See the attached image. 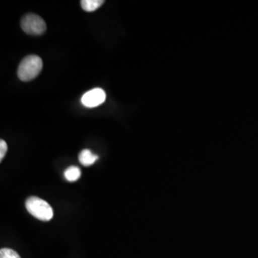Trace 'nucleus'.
<instances>
[{
	"instance_id": "obj_1",
	"label": "nucleus",
	"mask_w": 258,
	"mask_h": 258,
	"mask_svg": "<svg viewBox=\"0 0 258 258\" xmlns=\"http://www.w3.org/2000/svg\"><path fill=\"white\" fill-rule=\"evenodd\" d=\"M43 67L42 59L38 55H28L22 59L18 69V77L22 82H30L37 78Z\"/></svg>"
},
{
	"instance_id": "obj_2",
	"label": "nucleus",
	"mask_w": 258,
	"mask_h": 258,
	"mask_svg": "<svg viewBox=\"0 0 258 258\" xmlns=\"http://www.w3.org/2000/svg\"><path fill=\"white\" fill-rule=\"evenodd\" d=\"M25 207L27 212L38 220L50 221L54 216V211L50 204L37 196L29 197L26 200Z\"/></svg>"
},
{
	"instance_id": "obj_3",
	"label": "nucleus",
	"mask_w": 258,
	"mask_h": 258,
	"mask_svg": "<svg viewBox=\"0 0 258 258\" xmlns=\"http://www.w3.org/2000/svg\"><path fill=\"white\" fill-rule=\"evenodd\" d=\"M46 23L35 14H28L21 19L22 30L31 36H40L46 31Z\"/></svg>"
},
{
	"instance_id": "obj_4",
	"label": "nucleus",
	"mask_w": 258,
	"mask_h": 258,
	"mask_svg": "<svg viewBox=\"0 0 258 258\" xmlns=\"http://www.w3.org/2000/svg\"><path fill=\"white\" fill-rule=\"evenodd\" d=\"M106 99V94L102 88H94L82 97V103L85 107L93 108L101 105Z\"/></svg>"
},
{
	"instance_id": "obj_5",
	"label": "nucleus",
	"mask_w": 258,
	"mask_h": 258,
	"mask_svg": "<svg viewBox=\"0 0 258 258\" xmlns=\"http://www.w3.org/2000/svg\"><path fill=\"white\" fill-rule=\"evenodd\" d=\"M98 159L99 157L93 154L89 149H83L79 155V161L84 166H92Z\"/></svg>"
},
{
	"instance_id": "obj_6",
	"label": "nucleus",
	"mask_w": 258,
	"mask_h": 258,
	"mask_svg": "<svg viewBox=\"0 0 258 258\" xmlns=\"http://www.w3.org/2000/svg\"><path fill=\"white\" fill-rule=\"evenodd\" d=\"M103 3H104V1H102V0H82L81 1L82 8L85 12H89V13L99 9Z\"/></svg>"
},
{
	"instance_id": "obj_7",
	"label": "nucleus",
	"mask_w": 258,
	"mask_h": 258,
	"mask_svg": "<svg viewBox=\"0 0 258 258\" xmlns=\"http://www.w3.org/2000/svg\"><path fill=\"white\" fill-rule=\"evenodd\" d=\"M82 176V171L78 166H70L64 171L65 179L68 182H76Z\"/></svg>"
},
{
	"instance_id": "obj_8",
	"label": "nucleus",
	"mask_w": 258,
	"mask_h": 258,
	"mask_svg": "<svg viewBox=\"0 0 258 258\" xmlns=\"http://www.w3.org/2000/svg\"><path fill=\"white\" fill-rule=\"evenodd\" d=\"M0 258H21L14 249L3 248L0 249Z\"/></svg>"
},
{
	"instance_id": "obj_9",
	"label": "nucleus",
	"mask_w": 258,
	"mask_h": 258,
	"mask_svg": "<svg viewBox=\"0 0 258 258\" xmlns=\"http://www.w3.org/2000/svg\"><path fill=\"white\" fill-rule=\"evenodd\" d=\"M7 150H8V146H7L6 142L1 140L0 141V161H2L4 159V157L7 153Z\"/></svg>"
}]
</instances>
